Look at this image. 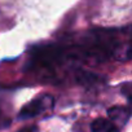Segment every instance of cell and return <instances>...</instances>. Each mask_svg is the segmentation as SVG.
<instances>
[{"mask_svg":"<svg viewBox=\"0 0 132 132\" xmlns=\"http://www.w3.org/2000/svg\"><path fill=\"white\" fill-rule=\"evenodd\" d=\"M53 106V97L49 96V95H43L40 96L39 98L29 102L27 105H25L20 114H18V118L20 119H30V118H34L39 114H42L43 111L51 109Z\"/></svg>","mask_w":132,"mask_h":132,"instance_id":"6da1fadb","label":"cell"},{"mask_svg":"<svg viewBox=\"0 0 132 132\" xmlns=\"http://www.w3.org/2000/svg\"><path fill=\"white\" fill-rule=\"evenodd\" d=\"M108 115H109V120H111L114 124H122L124 126L129 118H131V110L128 106H113L110 109H108Z\"/></svg>","mask_w":132,"mask_h":132,"instance_id":"7a4b0ae2","label":"cell"},{"mask_svg":"<svg viewBox=\"0 0 132 132\" xmlns=\"http://www.w3.org/2000/svg\"><path fill=\"white\" fill-rule=\"evenodd\" d=\"M91 128H92V132H119V128L117 127V124L104 118H98L93 120Z\"/></svg>","mask_w":132,"mask_h":132,"instance_id":"3957f363","label":"cell"},{"mask_svg":"<svg viewBox=\"0 0 132 132\" xmlns=\"http://www.w3.org/2000/svg\"><path fill=\"white\" fill-rule=\"evenodd\" d=\"M18 132H39V129H38L36 126H29V127H23Z\"/></svg>","mask_w":132,"mask_h":132,"instance_id":"277c9868","label":"cell"}]
</instances>
